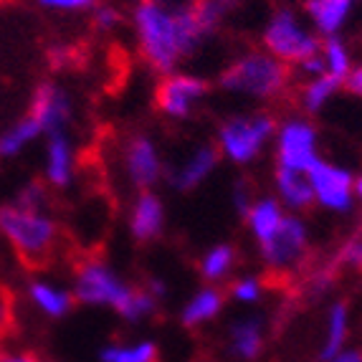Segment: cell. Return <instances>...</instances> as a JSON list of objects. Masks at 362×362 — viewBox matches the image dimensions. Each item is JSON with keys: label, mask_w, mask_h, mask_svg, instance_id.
<instances>
[{"label": "cell", "mask_w": 362, "mask_h": 362, "mask_svg": "<svg viewBox=\"0 0 362 362\" xmlns=\"http://www.w3.org/2000/svg\"><path fill=\"white\" fill-rule=\"evenodd\" d=\"M165 230V203L152 190H139L129 208V233L134 241L150 243Z\"/></svg>", "instance_id": "5bb4252c"}, {"label": "cell", "mask_w": 362, "mask_h": 362, "mask_svg": "<svg viewBox=\"0 0 362 362\" xmlns=\"http://www.w3.org/2000/svg\"><path fill=\"white\" fill-rule=\"evenodd\" d=\"M223 304H226L223 291L218 289V286L208 284L195 291L185 302V307L180 309V322L185 327H190V329H195L200 325H208V322H213L221 314Z\"/></svg>", "instance_id": "7402d4cb"}, {"label": "cell", "mask_w": 362, "mask_h": 362, "mask_svg": "<svg viewBox=\"0 0 362 362\" xmlns=\"http://www.w3.org/2000/svg\"><path fill=\"white\" fill-rule=\"evenodd\" d=\"M355 3L357 0H307L304 3V13H307L309 25L322 38L339 36V30L350 18Z\"/></svg>", "instance_id": "ac0fdd59"}, {"label": "cell", "mask_w": 362, "mask_h": 362, "mask_svg": "<svg viewBox=\"0 0 362 362\" xmlns=\"http://www.w3.org/2000/svg\"><path fill=\"white\" fill-rule=\"evenodd\" d=\"M337 264H347V266H352V269H360L362 272V230L352 235L350 241L342 246Z\"/></svg>", "instance_id": "836d02e7"}, {"label": "cell", "mask_w": 362, "mask_h": 362, "mask_svg": "<svg viewBox=\"0 0 362 362\" xmlns=\"http://www.w3.org/2000/svg\"><path fill=\"white\" fill-rule=\"evenodd\" d=\"M332 281H334L332 269H327V266L314 269L307 276V281H304V294L312 296V299H320V296H325L327 291L332 289Z\"/></svg>", "instance_id": "1f68e13d"}, {"label": "cell", "mask_w": 362, "mask_h": 362, "mask_svg": "<svg viewBox=\"0 0 362 362\" xmlns=\"http://www.w3.org/2000/svg\"><path fill=\"white\" fill-rule=\"evenodd\" d=\"M13 325V299L6 291V286L0 284V337L11 329Z\"/></svg>", "instance_id": "d590c367"}, {"label": "cell", "mask_w": 362, "mask_h": 362, "mask_svg": "<svg viewBox=\"0 0 362 362\" xmlns=\"http://www.w3.org/2000/svg\"><path fill=\"white\" fill-rule=\"evenodd\" d=\"M99 362H160V352L152 339L115 342L99 352Z\"/></svg>", "instance_id": "484cf974"}, {"label": "cell", "mask_w": 362, "mask_h": 362, "mask_svg": "<svg viewBox=\"0 0 362 362\" xmlns=\"http://www.w3.org/2000/svg\"><path fill=\"white\" fill-rule=\"evenodd\" d=\"M51 187L43 180H28L18 193H16V206L28 208V211H49Z\"/></svg>", "instance_id": "f1b7e54d"}, {"label": "cell", "mask_w": 362, "mask_h": 362, "mask_svg": "<svg viewBox=\"0 0 362 362\" xmlns=\"http://www.w3.org/2000/svg\"><path fill=\"white\" fill-rule=\"evenodd\" d=\"M218 163H221V152H218V147L200 145V147H195L187 157H182L175 168L168 170V180L175 190L187 193V190H195L198 185H203V182L216 173Z\"/></svg>", "instance_id": "4fadbf2b"}, {"label": "cell", "mask_w": 362, "mask_h": 362, "mask_svg": "<svg viewBox=\"0 0 362 362\" xmlns=\"http://www.w3.org/2000/svg\"><path fill=\"white\" fill-rule=\"evenodd\" d=\"M339 89H342V81L329 76V74L312 76V78H307L302 84V89H299V104H302V109L307 115H317V112H322V109L329 104V99H332Z\"/></svg>", "instance_id": "d4e9b609"}, {"label": "cell", "mask_w": 362, "mask_h": 362, "mask_svg": "<svg viewBox=\"0 0 362 362\" xmlns=\"http://www.w3.org/2000/svg\"><path fill=\"white\" fill-rule=\"evenodd\" d=\"M134 36L142 59L157 74L177 71L180 61L193 56L211 38L190 3L165 6L155 0H142L132 13Z\"/></svg>", "instance_id": "6da1fadb"}, {"label": "cell", "mask_w": 362, "mask_h": 362, "mask_svg": "<svg viewBox=\"0 0 362 362\" xmlns=\"http://www.w3.org/2000/svg\"><path fill=\"white\" fill-rule=\"evenodd\" d=\"M46 142V168H43V182L54 190H64L74 182L76 175V150L66 132L49 134Z\"/></svg>", "instance_id": "9a60e30c"}, {"label": "cell", "mask_w": 362, "mask_h": 362, "mask_svg": "<svg viewBox=\"0 0 362 362\" xmlns=\"http://www.w3.org/2000/svg\"><path fill=\"white\" fill-rule=\"evenodd\" d=\"M28 117L38 122V127L46 137L56 132H66L74 117L71 94L56 81H41L30 97Z\"/></svg>", "instance_id": "7c38bea8"}, {"label": "cell", "mask_w": 362, "mask_h": 362, "mask_svg": "<svg viewBox=\"0 0 362 362\" xmlns=\"http://www.w3.org/2000/svg\"><path fill=\"white\" fill-rule=\"evenodd\" d=\"M155 3H165V6H175V3H182V0H155Z\"/></svg>", "instance_id": "b9f144b4"}, {"label": "cell", "mask_w": 362, "mask_h": 362, "mask_svg": "<svg viewBox=\"0 0 362 362\" xmlns=\"http://www.w3.org/2000/svg\"><path fill=\"white\" fill-rule=\"evenodd\" d=\"M208 81L185 71H170L155 89V107L168 119H187L208 97Z\"/></svg>", "instance_id": "30bf717a"}, {"label": "cell", "mask_w": 362, "mask_h": 362, "mask_svg": "<svg viewBox=\"0 0 362 362\" xmlns=\"http://www.w3.org/2000/svg\"><path fill=\"white\" fill-rule=\"evenodd\" d=\"M122 165L127 173V180L137 190H152L165 175V163L160 147L150 134H132L124 145Z\"/></svg>", "instance_id": "8fae6325"}, {"label": "cell", "mask_w": 362, "mask_h": 362, "mask_svg": "<svg viewBox=\"0 0 362 362\" xmlns=\"http://www.w3.org/2000/svg\"><path fill=\"white\" fill-rule=\"evenodd\" d=\"M0 235L28 266H43L59 248L61 230L49 211H28L16 203L0 206Z\"/></svg>", "instance_id": "7a4b0ae2"}, {"label": "cell", "mask_w": 362, "mask_h": 362, "mask_svg": "<svg viewBox=\"0 0 362 362\" xmlns=\"http://www.w3.org/2000/svg\"><path fill=\"white\" fill-rule=\"evenodd\" d=\"M0 3H3V0H0Z\"/></svg>", "instance_id": "ee69618b"}, {"label": "cell", "mask_w": 362, "mask_h": 362, "mask_svg": "<svg viewBox=\"0 0 362 362\" xmlns=\"http://www.w3.org/2000/svg\"><path fill=\"white\" fill-rule=\"evenodd\" d=\"M41 127H38V122L33 117H21L16 124L6 129V132H0V160H13V157H18L30 142H36L41 137Z\"/></svg>", "instance_id": "cb8c5ba5"}, {"label": "cell", "mask_w": 362, "mask_h": 362, "mask_svg": "<svg viewBox=\"0 0 362 362\" xmlns=\"http://www.w3.org/2000/svg\"><path fill=\"white\" fill-rule=\"evenodd\" d=\"M355 203H362V175H355Z\"/></svg>", "instance_id": "60d3db41"}, {"label": "cell", "mask_w": 362, "mask_h": 362, "mask_svg": "<svg viewBox=\"0 0 362 362\" xmlns=\"http://www.w3.org/2000/svg\"><path fill=\"white\" fill-rule=\"evenodd\" d=\"M350 329H352V312L350 304L337 299V302L329 304L325 317V337H322V350H320V360H329L337 352H342L347 347V339H350Z\"/></svg>", "instance_id": "d6986e66"}, {"label": "cell", "mask_w": 362, "mask_h": 362, "mask_svg": "<svg viewBox=\"0 0 362 362\" xmlns=\"http://www.w3.org/2000/svg\"><path fill=\"white\" fill-rule=\"evenodd\" d=\"M261 41H264L266 54H272L289 69H296L314 54H320L322 49V36L312 25L304 23L291 8H279L272 13V18L261 33Z\"/></svg>", "instance_id": "277c9868"}, {"label": "cell", "mask_w": 362, "mask_h": 362, "mask_svg": "<svg viewBox=\"0 0 362 362\" xmlns=\"http://www.w3.org/2000/svg\"><path fill=\"white\" fill-rule=\"evenodd\" d=\"M49 61L54 69H69L71 61H76V56H74V51L66 49V46H54V49L49 51Z\"/></svg>", "instance_id": "8d00e7d4"}, {"label": "cell", "mask_w": 362, "mask_h": 362, "mask_svg": "<svg viewBox=\"0 0 362 362\" xmlns=\"http://www.w3.org/2000/svg\"><path fill=\"white\" fill-rule=\"evenodd\" d=\"M134 289L119 274L102 259H86L76 266L74 272V286L71 294L76 304H86V307H107L115 309L117 314L124 312V307L132 299Z\"/></svg>", "instance_id": "8992f818"}, {"label": "cell", "mask_w": 362, "mask_h": 362, "mask_svg": "<svg viewBox=\"0 0 362 362\" xmlns=\"http://www.w3.org/2000/svg\"><path fill=\"white\" fill-rule=\"evenodd\" d=\"M274 132H276V119L266 112L228 117L218 127L216 147L221 157L230 160L233 165H251L259 160L266 145L274 142Z\"/></svg>", "instance_id": "5b68a950"}, {"label": "cell", "mask_w": 362, "mask_h": 362, "mask_svg": "<svg viewBox=\"0 0 362 362\" xmlns=\"http://www.w3.org/2000/svg\"><path fill=\"white\" fill-rule=\"evenodd\" d=\"M274 157L276 168L307 173L320 160V134L307 117H289L279 122L274 132Z\"/></svg>", "instance_id": "ba28073f"}, {"label": "cell", "mask_w": 362, "mask_h": 362, "mask_svg": "<svg viewBox=\"0 0 362 362\" xmlns=\"http://www.w3.org/2000/svg\"><path fill=\"white\" fill-rule=\"evenodd\" d=\"M190 6H193L200 23L206 25L208 33L213 36L223 25V21L228 18L230 13L241 6V0H190Z\"/></svg>", "instance_id": "83f0119b"}, {"label": "cell", "mask_w": 362, "mask_h": 362, "mask_svg": "<svg viewBox=\"0 0 362 362\" xmlns=\"http://www.w3.org/2000/svg\"><path fill=\"white\" fill-rule=\"evenodd\" d=\"M325 362H362V350H357V347H344L342 352H337V355Z\"/></svg>", "instance_id": "f35d334b"}, {"label": "cell", "mask_w": 362, "mask_h": 362, "mask_svg": "<svg viewBox=\"0 0 362 362\" xmlns=\"http://www.w3.org/2000/svg\"><path fill=\"white\" fill-rule=\"evenodd\" d=\"M28 302L51 320H61L71 312L76 299H74L71 289L56 286L49 279H33L28 284Z\"/></svg>", "instance_id": "ffe728a7"}, {"label": "cell", "mask_w": 362, "mask_h": 362, "mask_svg": "<svg viewBox=\"0 0 362 362\" xmlns=\"http://www.w3.org/2000/svg\"><path fill=\"white\" fill-rule=\"evenodd\" d=\"M344 89L350 91L352 97L362 99V66H352V71L344 78Z\"/></svg>", "instance_id": "74e56055"}, {"label": "cell", "mask_w": 362, "mask_h": 362, "mask_svg": "<svg viewBox=\"0 0 362 362\" xmlns=\"http://www.w3.org/2000/svg\"><path fill=\"white\" fill-rule=\"evenodd\" d=\"M320 54H322V61H325V74L339 78L344 86V78L352 71V54H350V49H347V43L339 36H327V38H322Z\"/></svg>", "instance_id": "4316f807"}, {"label": "cell", "mask_w": 362, "mask_h": 362, "mask_svg": "<svg viewBox=\"0 0 362 362\" xmlns=\"http://www.w3.org/2000/svg\"><path fill=\"white\" fill-rule=\"evenodd\" d=\"M36 3L43 11H51V13H81V11H91L99 0H36Z\"/></svg>", "instance_id": "d6a6232c"}, {"label": "cell", "mask_w": 362, "mask_h": 362, "mask_svg": "<svg viewBox=\"0 0 362 362\" xmlns=\"http://www.w3.org/2000/svg\"><path fill=\"white\" fill-rule=\"evenodd\" d=\"M230 299L238 304H256L261 302L264 296V279L256 276V274H246V276H238L230 281L228 289Z\"/></svg>", "instance_id": "f546056e"}, {"label": "cell", "mask_w": 362, "mask_h": 362, "mask_svg": "<svg viewBox=\"0 0 362 362\" xmlns=\"http://www.w3.org/2000/svg\"><path fill=\"white\" fill-rule=\"evenodd\" d=\"M266 327L261 317H238L228 327V352L235 360L251 362L264 352Z\"/></svg>", "instance_id": "e0dca14e"}, {"label": "cell", "mask_w": 362, "mask_h": 362, "mask_svg": "<svg viewBox=\"0 0 362 362\" xmlns=\"http://www.w3.org/2000/svg\"><path fill=\"white\" fill-rule=\"evenodd\" d=\"M254 200H256V195H254V190L246 185V180L235 182V187H233V206H235V211H238V216H241V218L246 216Z\"/></svg>", "instance_id": "e575fe53"}, {"label": "cell", "mask_w": 362, "mask_h": 362, "mask_svg": "<svg viewBox=\"0 0 362 362\" xmlns=\"http://www.w3.org/2000/svg\"><path fill=\"white\" fill-rule=\"evenodd\" d=\"M286 213L289 211L279 203L276 195H264V198H256L254 203H251V208H248V213L243 216V221H246V226H248V233L254 235V241L261 243L281 226Z\"/></svg>", "instance_id": "44dd1931"}, {"label": "cell", "mask_w": 362, "mask_h": 362, "mask_svg": "<svg viewBox=\"0 0 362 362\" xmlns=\"http://www.w3.org/2000/svg\"><path fill=\"white\" fill-rule=\"evenodd\" d=\"M0 355H3V350H0Z\"/></svg>", "instance_id": "7bdbcfd3"}, {"label": "cell", "mask_w": 362, "mask_h": 362, "mask_svg": "<svg viewBox=\"0 0 362 362\" xmlns=\"http://www.w3.org/2000/svg\"><path fill=\"white\" fill-rule=\"evenodd\" d=\"M218 84L230 94L269 102L289 89L291 69L266 51H246L223 69Z\"/></svg>", "instance_id": "3957f363"}, {"label": "cell", "mask_w": 362, "mask_h": 362, "mask_svg": "<svg viewBox=\"0 0 362 362\" xmlns=\"http://www.w3.org/2000/svg\"><path fill=\"white\" fill-rule=\"evenodd\" d=\"M235 248L230 243H216L200 256L198 261V272L203 276V281L208 284H221L230 276V272L235 269Z\"/></svg>", "instance_id": "603a6c76"}, {"label": "cell", "mask_w": 362, "mask_h": 362, "mask_svg": "<svg viewBox=\"0 0 362 362\" xmlns=\"http://www.w3.org/2000/svg\"><path fill=\"white\" fill-rule=\"evenodd\" d=\"M259 256L266 269L279 274H289L307 261L309 254V228L299 213H286L281 226L266 241L256 243Z\"/></svg>", "instance_id": "52a82bcc"}, {"label": "cell", "mask_w": 362, "mask_h": 362, "mask_svg": "<svg viewBox=\"0 0 362 362\" xmlns=\"http://www.w3.org/2000/svg\"><path fill=\"white\" fill-rule=\"evenodd\" d=\"M94 11V28L102 30V33H112L122 25V11L112 3H97L91 8Z\"/></svg>", "instance_id": "4dcf8cb0"}, {"label": "cell", "mask_w": 362, "mask_h": 362, "mask_svg": "<svg viewBox=\"0 0 362 362\" xmlns=\"http://www.w3.org/2000/svg\"><path fill=\"white\" fill-rule=\"evenodd\" d=\"M274 190H276V200L289 213H302L314 206L309 175L302 170L276 168L274 170Z\"/></svg>", "instance_id": "2e32d148"}, {"label": "cell", "mask_w": 362, "mask_h": 362, "mask_svg": "<svg viewBox=\"0 0 362 362\" xmlns=\"http://www.w3.org/2000/svg\"><path fill=\"white\" fill-rule=\"evenodd\" d=\"M0 362H43L38 355L33 352H6V355H0Z\"/></svg>", "instance_id": "ab89813d"}, {"label": "cell", "mask_w": 362, "mask_h": 362, "mask_svg": "<svg viewBox=\"0 0 362 362\" xmlns=\"http://www.w3.org/2000/svg\"><path fill=\"white\" fill-rule=\"evenodd\" d=\"M309 185H312L314 206L329 213H350L355 206V175L337 163L317 160L307 170Z\"/></svg>", "instance_id": "9c48e42d"}]
</instances>
